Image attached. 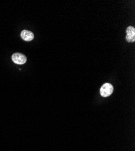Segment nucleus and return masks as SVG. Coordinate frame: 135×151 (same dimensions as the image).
Instances as JSON below:
<instances>
[{
	"label": "nucleus",
	"mask_w": 135,
	"mask_h": 151,
	"mask_svg": "<svg viewBox=\"0 0 135 151\" xmlns=\"http://www.w3.org/2000/svg\"><path fill=\"white\" fill-rule=\"evenodd\" d=\"M113 92V86L109 83H104L100 89V94L104 97L110 96Z\"/></svg>",
	"instance_id": "obj_1"
},
{
	"label": "nucleus",
	"mask_w": 135,
	"mask_h": 151,
	"mask_svg": "<svg viewBox=\"0 0 135 151\" xmlns=\"http://www.w3.org/2000/svg\"><path fill=\"white\" fill-rule=\"evenodd\" d=\"M12 59L16 64L18 65H23L27 61L26 56L20 53H14L12 56Z\"/></svg>",
	"instance_id": "obj_2"
},
{
	"label": "nucleus",
	"mask_w": 135,
	"mask_h": 151,
	"mask_svg": "<svg viewBox=\"0 0 135 151\" xmlns=\"http://www.w3.org/2000/svg\"><path fill=\"white\" fill-rule=\"evenodd\" d=\"M126 41L129 42H134L135 41V28L133 26H129L126 29Z\"/></svg>",
	"instance_id": "obj_3"
},
{
	"label": "nucleus",
	"mask_w": 135,
	"mask_h": 151,
	"mask_svg": "<svg viewBox=\"0 0 135 151\" xmlns=\"http://www.w3.org/2000/svg\"><path fill=\"white\" fill-rule=\"evenodd\" d=\"M21 37L24 41H31L34 38V34L29 30H24L21 33Z\"/></svg>",
	"instance_id": "obj_4"
}]
</instances>
